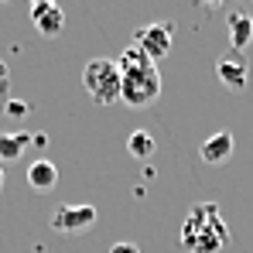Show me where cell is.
<instances>
[{
  "instance_id": "obj_17",
  "label": "cell",
  "mask_w": 253,
  "mask_h": 253,
  "mask_svg": "<svg viewBox=\"0 0 253 253\" xmlns=\"http://www.w3.org/2000/svg\"><path fill=\"white\" fill-rule=\"evenodd\" d=\"M3 103H7V89H0V113H3Z\"/></svg>"
},
{
  "instance_id": "obj_18",
  "label": "cell",
  "mask_w": 253,
  "mask_h": 253,
  "mask_svg": "<svg viewBox=\"0 0 253 253\" xmlns=\"http://www.w3.org/2000/svg\"><path fill=\"white\" fill-rule=\"evenodd\" d=\"M3 178H7V168L0 165V192H3Z\"/></svg>"
},
{
  "instance_id": "obj_11",
  "label": "cell",
  "mask_w": 253,
  "mask_h": 253,
  "mask_svg": "<svg viewBox=\"0 0 253 253\" xmlns=\"http://www.w3.org/2000/svg\"><path fill=\"white\" fill-rule=\"evenodd\" d=\"M229 48L233 51H243L253 42V17L250 14H229Z\"/></svg>"
},
{
  "instance_id": "obj_12",
  "label": "cell",
  "mask_w": 253,
  "mask_h": 253,
  "mask_svg": "<svg viewBox=\"0 0 253 253\" xmlns=\"http://www.w3.org/2000/svg\"><path fill=\"white\" fill-rule=\"evenodd\" d=\"M154 137L147 133V130H133L130 137H126V151H130V158H137V161H151V154H154Z\"/></svg>"
},
{
  "instance_id": "obj_7",
  "label": "cell",
  "mask_w": 253,
  "mask_h": 253,
  "mask_svg": "<svg viewBox=\"0 0 253 253\" xmlns=\"http://www.w3.org/2000/svg\"><path fill=\"white\" fill-rule=\"evenodd\" d=\"M31 21H35L42 38H58L65 31V10L51 0H35L31 3Z\"/></svg>"
},
{
  "instance_id": "obj_2",
  "label": "cell",
  "mask_w": 253,
  "mask_h": 253,
  "mask_svg": "<svg viewBox=\"0 0 253 253\" xmlns=\"http://www.w3.org/2000/svg\"><path fill=\"white\" fill-rule=\"evenodd\" d=\"M181 243L188 253H219L222 247H229V229L219 219V206H195L185 219L181 229Z\"/></svg>"
},
{
  "instance_id": "obj_9",
  "label": "cell",
  "mask_w": 253,
  "mask_h": 253,
  "mask_svg": "<svg viewBox=\"0 0 253 253\" xmlns=\"http://www.w3.org/2000/svg\"><path fill=\"white\" fill-rule=\"evenodd\" d=\"M28 185L44 195V192H51L55 185H58V168H55V161H48V158H35L31 165H28Z\"/></svg>"
},
{
  "instance_id": "obj_13",
  "label": "cell",
  "mask_w": 253,
  "mask_h": 253,
  "mask_svg": "<svg viewBox=\"0 0 253 253\" xmlns=\"http://www.w3.org/2000/svg\"><path fill=\"white\" fill-rule=\"evenodd\" d=\"M3 113L14 117V120H21V117H28V103H24V99H7V103H3Z\"/></svg>"
},
{
  "instance_id": "obj_15",
  "label": "cell",
  "mask_w": 253,
  "mask_h": 253,
  "mask_svg": "<svg viewBox=\"0 0 253 253\" xmlns=\"http://www.w3.org/2000/svg\"><path fill=\"white\" fill-rule=\"evenodd\" d=\"M31 144H35V147H44V144H48V133H42V130L31 133Z\"/></svg>"
},
{
  "instance_id": "obj_10",
  "label": "cell",
  "mask_w": 253,
  "mask_h": 253,
  "mask_svg": "<svg viewBox=\"0 0 253 253\" xmlns=\"http://www.w3.org/2000/svg\"><path fill=\"white\" fill-rule=\"evenodd\" d=\"M31 147V133L28 130H14V133H0V165L17 161L24 151Z\"/></svg>"
},
{
  "instance_id": "obj_6",
  "label": "cell",
  "mask_w": 253,
  "mask_h": 253,
  "mask_svg": "<svg viewBox=\"0 0 253 253\" xmlns=\"http://www.w3.org/2000/svg\"><path fill=\"white\" fill-rule=\"evenodd\" d=\"M89 226H96V206H62L51 215L55 233H83Z\"/></svg>"
},
{
  "instance_id": "obj_3",
  "label": "cell",
  "mask_w": 253,
  "mask_h": 253,
  "mask_svg": "<svg viewBox=\"0 0 253 253\" xmlns=\"http://www.w3.org/2000/svg\"><path fill=\"white\" fill-rule=\"evenodd\" d=\"M83 85L96 106L120 103V69L113 58H92L83 69Z\"/></svg>"
},
{
  "instance_id": "obj_5",
  "label": "cell",
  "mask_w": 253,
  "mask_h": 253,
  "mask_svg": "<svg viewBox=\"0 0 253 253\" xmlns=\"http://www.w3.org/2000/svg\"><path fill=\"white\" fill-rule=\"evenodd\" d=\"M215 76H219V83L226 85V89L243 92V89H247V79H250V65H247L243 51H233V48H229V51L215 62Z\"/></svg>"
},
{
  "instance_id": "obj_4",
  "label": "cell",
  "mask_w": 253,
  "mask_h": 253,
  "mask_svg": "<svg viewBox=\"0 0 253 253\" xmlns=\"http://www.w3.org/2000/svg\"><path fill=\"white\" fill-rule=\"evenodd\" d=\"M133 48L137 51H144L151 62H158V58H165L171 51V44H174V24L171 21H154V24H140L137 31H133Z\"/></svg>"
},
{
  "instance_id": "obj_14",
  "label": "cell",
  "mask_w": 253,
  "mask_h": 253,
  "mask_svg": "<svg viewBox=\"0 0 253 253\" xmlns=\"http://www.w3.org/2000/svg\"><path fill=\"white\" fill-rule=\"evenodd\" d=\"M110 253H140V247H137V243H113Z\"/></svg>"
},
{
  "instance_id": "obj_1",
  "label": "cell",
  "mask_w": 253,
  "mask_h": 253,
  "mask_svg": "<svg viewBox=\"0 0 253 253\" xmlns=\"http://www.w3.org/2000/svg\"><path fill=\"white\" fill-rule=\"evenodd\" d=\"M117 69H120V103L133 106V110H144V106L158 103V96H161L158 62H151L144 51H137L130 44L117 58Z\"/></svg>"
},
{
  "instance_id": "obj_8",
  "label": "cell",
  "mask_w": 253,
  "mask_h": 253,
  "mask_svg": "<svg viewBox=\"0 0 253 253\" xmlns=\"http://www.w3.org/2000/svg\"><path fill=\"white\" fill-rule=\"evenodd\" d=\"M199 158H202L206 165H226V161L233 158V133H229V130H219V133L206 137L202 147H199Z\"/></svg>"
},
{
  "instance_id": "obj_16",
  "label": "cell",
  "mask_w": 253,
  "mask_h": 253,
  "mask_svg": "<svg viewBox=\"0 0 253 253\" xmlns=\"http://www.w3.org/2000/svg\"><path fill=\"white\" fill-rule=\"evenodd\" d=\"M0 89H7V65L0 62Z\"/></svg>"
}]
</instances>
